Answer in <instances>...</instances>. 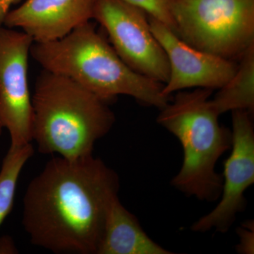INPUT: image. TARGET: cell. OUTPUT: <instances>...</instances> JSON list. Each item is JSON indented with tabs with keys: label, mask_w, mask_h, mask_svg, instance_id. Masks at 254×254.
<instances>
[{
	"label": "cell",
	"mask_w": 254,
	"mask_h": 254,
	"mask_svg": "<svg viewBox=\"0 0 254 254\" xmlns=\"http://www.w3.org/2000/svg\"><path fill=\"white\" fill-rule=\"evenodd\" d=\"M119 190L101 159L54 157L26 188L23 228L33 245L55 253L97 254Z\"/></svg>",
	"instance_id": "cell-1"
},
{
	"label": "cell",
	"mask_w": 254,
	"mask_h": 254,
	"mask_svg": "<svg viewBox=\"0 0 254 254\" xmlns=\"http://www.w3.org/2000/svg\"><path fill=\"white\" fill-rule=\"evenodd\" d=\"M30 55L43 70L71 78L108 103L119 95L161 110L164 84L132 70L88 21L58 41L33 43Z\"/></svg>",
	"instance_id": "cell-2"
},
{
	"label": "cell",
	"mask_w": 254,
	"mask_h": 254,
	"mask_svg": "<svg viewBox=\"0 0 254 254\" xmlns=\"http://www.w3.org/2000/svg\"><path fill=\"white\" fill-rule=\"evenodd\" d=\"M109 105L71 78L43 69L32 95L38 151L68 160L93 155L115 123Z\"/></svg>",
	"instance_id": "cell-3"
},
{
	"label": "cell",
	"mask_w": 254,
	"mask_h": 254,
	"mask_svg": "<svg viewBox=\"0 0 254 254\" xmlns=\"http://www.w3.org/2000/svg\"><path fill=\"white\" fill-rule=\"evenodd\" d=\"M213 91H179L157 118L160 126L177 137L183 150L182 168L171 185L188 196L206 202L220 198L222 177L215 166L232 144V131L219 123L220 115L212 104Z\"/></svg>",
	"instance_id": "cell-4"
},
{
	"label": "cell",
	"mask_w": 254,
	"mask_h": 254,
	"mask_svg": "<svg viewBox=\"0 0 254 254\" xmlns=\"http://www.w3.org/2000/svg\"><path fill=\"white\" fill-rule=\"evenodd\" d=\"M175 33L225 59L240 60L254 44V0H170Z\"/></svg>",
	"instance_id": "cell-5"
},
{
	"label": "cell",
	"mask_w": 254,
	"mask_h": 254,
	"mask_svg": "<svg viewBox=\"0 0 254 254\" xmlns=\"http://www.w3.org/2000/svg\"><path fill=\"white\" fill-rule=\"evenodd\" d=\"M93 19L104 28L111 46L128 67L159 83H167L168 58L143 10L123 0H95Z\"/></svg>",
	"instance_id": "cell-6"
},
{
	"label": "cell",
	"mask_w": 254,
	"mask_h": 254,
	"mask_svg": "<svg viewBox=\"0 0 254 254\" xmlns=\"http://www.w3.org/2000/svg\"><path fill=\"white\" fill-rule=\"evenodd\" d=\"M33 38L23 31L0 27V125L12 147L33 141V106L28 67Z\"/></svg>",
	"instance_id": "cell-7"
},
{
	"label": "cell",
	"mask_w": 254,
	"mask_h": 254,
	"mask_svg": "<svg viewBox=\"0 0 254 254\" xmlns=\"http://www.w3.org/2000/svg\"><path fill=\"white\" fill-rule=\"evenodd\" d=\"M247 110L232 112L231 153L224 163L220 201L213 210L192 225L191 230L206 232L214 230L226 233L237 214L247 207L246 190L254 183V128Z\"/></svg>",
	"instance_id": "cell-8"
},
{
	"label": "cell",
	"mask_w": 254,
	"mask_h": 254,
	"mask_svg": "<svg viewBox=\"0 0 254 254\" xmlns=\"http://www.w3.org/2000/svg\"><path fill=\"white\" fill-rule=\"evenodd\" d=\"M150 29L163 48L170 66V76L163 94L187 88L220 89L236 72L238 64L193 48L180 39L165 23L148 16Z\"/></svg>",
	"instance_id": "cell-9"
},
{
	"label": "cell",
	"mask_w": 254,
	"mask_h": 254,
	"mask_svg": "<svg viewBox=\"0 0 254 254\" xmlns=\"http://www.w3.org/2000/svg\"><path fill=\"white\" fill-rule=\"evenodd\" d=\"M95 0H26L4 18L6 27L21 28L33 43L58 41L93 18Z\"/></svg>",
	"instance_id": "cell-10"
},
{
	"label": "cell",
	"mask_w": 254,
	"mask_h": 254,
	"mask_svg": "<svg viewBox=\"0 0 254 254\" xmlns=\"http://www.w3.org/2000/svg\"><path fill=\"white\" fill-rule=\"evenodd\" d=\"M150 239L138 219L120 202L113 200L97 254H173Z\"/></svg>",
	"instance_id": "cell-11"
},
{
	"label": "cell",
	"mask_w": 254,
	"mask_h": 254,
	"mask_svg": "<svg viewBox=\"0 0 254 254\" xmlns=\"http://www.w3.org/2000/svg\"><path fill=\"white\" fill-rule=\"evenodd\" d=\"M236 72L211 99L219 115L235 110H254V44L240 58Z\"/></svg>",
	"instance_id": "cell-12"
},
{
	"label": "cell",
	"mask_w": 254,
	"mask_h": 254,
	"mask_svg": "<svg viewBox=\"0 0 254 254\" xmlns=\"http://www.w3.org/2000/svg\"><path fill=\"white\" fill-rule=\"evenodd\" d=\"M33 151L31 143L21 147L10 146L3 160L0 170V226L12 210L20 175ZM14 251L9 241L0 242V254H12Z\"/></svg>",
	"instance_id": "cell-13"
},
{
	"label": "cell",
	"mask_w": 254,
	"mask_h": 254,
	"mask_svg": "<svg viewBox=\"0 0 254 254\" xmlns=\"http://www.w3.org/2000/svg\"><path fill=\"white\" fill-rule=\"evenodd\" d=\"M145 11L148 16L165 23L175 33V23L170 10V0H123Z\"/></svg>",
	"instance_id": "cell-14"
},
{
	"label": "cell",
	"mask_w": 254,
	"mask_h": 254,
	"mask_svg": "<svg viewBox=\"0 0 254 254\" xmlns=\"http://www.w3.org/2000/svg\"><path fill=\"white\" fill-rule=\"evenodd\" d=\"M237 234L240 237V244L237 246L239 253L253 254L254 248V222H247L239 227Z\"/></svg>",
	"instance_id": "cell-15"
},
{
	"label": "cell",
	"mask_w": 254,
	"mask_h": 254,
	"mask_svg": "<svg viewBox=\"0 0 254 254\" xmlns=\"http://www.w3.org/2000/svg\"><path fill=\"white\" fill-rule=\"evenodd\" d=\"M21 0H0V27L4 23V18L10 11L11 6L18 4Z\"/></svg>",
	"instance_id": "cell-16"
},
{
	"label": "cell",
	"mask_w": 254,
	"mask_h": 254,
	"mask_svg": "<svg viewBox=\"0 0 254 254\" xmlns=\"http://www.w3.org/2000/svg\"><path fill=\"white\" fill-rule=\"evenodd\" d=\"M3 127H1V125H0V135H1V131H2Z\"/></svg>",
	"instance_id": "cell-17"
}]
</instances>
